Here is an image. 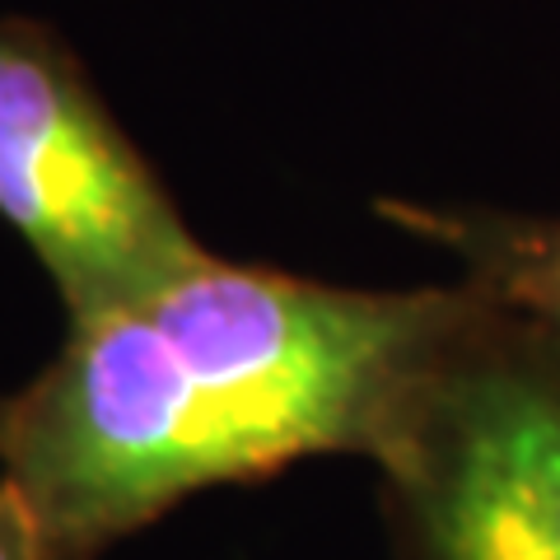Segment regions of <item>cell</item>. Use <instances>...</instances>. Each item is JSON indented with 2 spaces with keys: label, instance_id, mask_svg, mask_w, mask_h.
<instances>
[{
  "label": "cell",
  "instance_id": "6da1fadb",
  "mask_svg": "<svg viewBox=\"0 0 560 560\" xmlns=\"http://www.w3.org/2000/svg\"><path fill=\"white\" fill-rule=\"evenodd\" d=\"M458 285L350 290L220 253L70 318L0 393V481L47 560H98L183 500L304 458H364Z\"/></svg>",
  "mask_w": 560,
  "mask_h": 560
},
{
  "label": "cell",
  "instance_id": "7a4b0ae2",
  "mask_svg": "<svg viewBox=\"0 0 560 560\" xmlns=\"http://www.w3.org/2000/svg\"><path fill=\"white\" fill-rule=\"evenodd\" d=\"M453 285L364 453L393 560H560V341Z\"/></svg>",
  "mask_w": 560,
  "mask_h": 560
},
{
  "label": "cell",
  "instance_id": "3957f363",
  "mask_svg": "<svg viewBox=\"0 0 560 560\" xmlns=\"http://www.w3.org/2000/svg\"><path fill=\"white\" fill-rule=\"evenodd\" d=\"M0 220L70 318L164 285L210 248L57 28L0 20Z\"/></svg>",
  "mask_w": 560,
  "mask_h": 560
},
{
  "label": "cell",
  "instance_id": "277c9868",
  "mask_svg": "<svg viewBox=\"0 0 560 560\" xmlns=\"http://www.w3.org/2000/svg\"><path fill=\"white\" fill-rule=\"evenodd\" d=\"M378 220L453 257L458 280L560 341V215L378 197Z\"/></svg>",
  "mask_w": 560,
  "mask_h": 560
},
{
  "label": "cell",
  "instance_id": "5b68a950",
  "mask_svg": "<svg viewBox=\"0 0 560 560\" xmlns=\"http://www.w3.org/2000/svg\"><path fill=\"white\" fill-rule=\"evenodd\" d=\"M0 560H47L43 537L33 528L24 500L0 481Z\"/></svg>",
  "mask_w": 560,
  "mask_h": 560
}]
</instances>
